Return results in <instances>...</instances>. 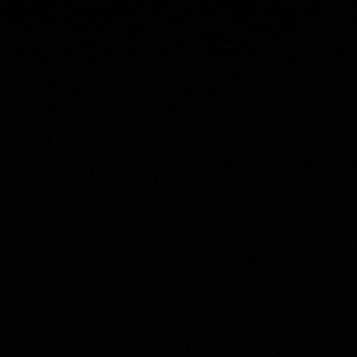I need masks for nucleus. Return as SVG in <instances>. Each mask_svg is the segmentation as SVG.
Returning <instances> with one entry per match:
<instances>
[]
</instances>
